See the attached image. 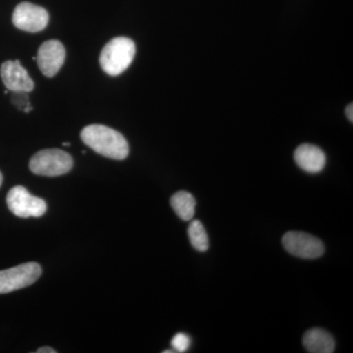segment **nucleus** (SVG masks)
<instances>
[{"label":"nucleus","instance_id":"7","mask_svg":"<svg viewBox=\"0 0 353 353\" xmlns=\"http://www.w3.org/2000/svg\"><path fill=\"white\" fill-rule=\"evenodd\" d=\"M50 16L43 7L22 2L16 7L12 16V22L17 29L29 32L43 31L48 24Z\"/></svg>","mask_w":353,"mask_h":353},{"label":"nucleus","instance_id":"11","mask_svg":"<svg viewBox=\"0 0 353 353\" xmlns=\"http://www.w3.org/2000/svg\"><path fill=\"white\" fill-rule=\"evenodd\" d=\"M304 347L311 353L334 352V340L331 334L322 329H311L306 332L303 340Z\"/></svg>","mask_w":353,"mask_h":353},{"label":"nucleus","instance_id":"2","mask_svg":"<svg viewBox=\"0 0 353 353\" xmlns=\"http://www.w3.org/2000/svg\"><path fill=\"white\" fill-rule=\"evenodd\" d=\"M136 55V44L131 39L119 37L111 39L101 51L99 63L110 76H118L126 71Z\"/></svg>","mask_w":353,"mask_h":353},{"label":"nucleus","instance_id":"9","mask_svg":"<svg viewBox=\"0 0 353 353\" xmlns=\"http://www.w3.org/2000/svg\"><path fill=\"white\" fill-rule=\"evenodd\" d=\"M0 75L4 85L11 92H30L34 90V81L18 60L4 62L0 69Z\"/></svg>","mask_w":353,"mask_h":353},{"label":"nucleus","instance_id":"17","mask_svg":"<svg viewBox=\"0 0 353 353\" xmlns=\"http://www.w3.org/2000/svg\"><path fill=\"white\" fill-rule=\"evenodd\" d=\"M2 181H3V176H2L1 172H0V187H1Z\"/></svg>","mask_w":353,"mask_h":353},{"label":"nucleus","instance_id":"16","mask_svg":"<svg viewBox=\"0 0 353 353\" xmlns=\"http://www.w3.org/2000/svg\"><path fill=\"white\" fill-rule=\"evenodd\" d=\"M353 105L352 103H350V105L347 108V116L348 118V120L350 121V122H352L353 121Z\"/></svg>","mask_w":353,"mask_h":353},{"label":"nucleus","instance_id":"4","mask_svg":"<svg viewBox=\"0 0 353 353\" xmlns=\"http://www.w3.org/2000/svg\"><path fill=\"white\" fill-rule=\"evenodd\" d=\"M6 202L9 210L20 218L41 217L48 209L43 199L32 196L22 185H16L9 190Z\"/></svg>","mask_w":353,"mask_h":353},{"label":"nucleus","instance_id":"8","mask_svg":"<svg viewBox=\"0 0 353 353\" xmlns=\"http://www.w3.org/2000/svg\"><path fill=\"white\" fill-rule=\"evenodd\" d=\"M65 57H66V50L63 44L57 39H51L41 44L38 51L37 62L41 73L51 78L57 75L63 66Z\"/></svg>","mask_w":353,"mask_h":353},{"label":"nucleus","instance_id":"15","mask_svg":"<svg viewBox=\"0 0 353 353\" xmlns=\"http://www.w3.org/2000/svg\"><path fill=\"white\" fill-rule=\"evenodd\" d=\"M37 353H57V350H53V348L44 347L39 348L36 352Z\"/></svg>","mask_w":353,"mask_h":353},{"label":"nucleus","instance_id":"14","mask_svg":"<svg viewBox=\"0 0 353 353\" xmlns=\"http://www.w3.org/2000/svg\"><path fill=\"white\" fill-rule=\"evenodd\" d=\"M190 338L187 334L179 333L172 339L171 345L175 352H185L190 347Z\"/></svg>","mask_w":353,"mask_h":353},{"label":"nucleus","instance_id":"12","mask_svg":"<svg viewBox=\"0 0 353 353\" xmlns=\"http://www.w3.org/2000/svg\"><path fill=\"white\" fill-rule=\"evenodd\" d=\"M172 208L176 214L183 221H190L194 218L196 211V201L190 192L181 190L171 197Z\"/></svg>","mask_w":353,"mask_h":353},{"label":"nucleus","instance_id":"5","mask_svg":"<svg viewBox=\"0 0 353 353\" xmlns=\"http://www.w3.org/2000/svg\"><path fill=\"white\" fill-rule=\"evenodd\" d=\"M41 267L37 262H28L0 271V294H8L24 289L41 277Z\"/></svg>","mask_w":353,"mask_h":353},{"label":"nucleus","instance_id":"1","mask_svg":"<svg viewBox=\"0 0 353 353\" xmlns=\"http://www.w3.org/2000/svg\"><path fill=\"white\" fill-rule=\"evenodd\" d=\"M81 138L88 148L102 157L123 160L129 155V145L124 136L103 125H90L83 128Z\"/></svg>","mask_w":353,"mask_h":353},{"label":"nucleus","instance_id":"13","mask_svg":"<svg viewBox=\"0 0 353 353\" xmlns=\"http://www.w3.org/2000/svg\"><path fill=\"white\" fill-rule=\"evenodd\" d=\"M190 243L192 248L197 252H204L208 250L209 241L205 228L201 221L194 220L190 223L189 230H188Z\"/></svg>","mask_w":353,"mask_h":353},{"label":"nucleus","instance_id":"10","mask_svg":"<svg viewBox=\"0 0 353 353\" xmlns=\"http://www.w3.org/2000/svg\"><path fill=\"white\" fill-rule=\"evenodd\" d=\"M294 160L299 168L311 174L319 173L326 165V155L321 148L309 143H304L296 148Z\"/></svg>","mask_w":353,"mask_h":353},{"label":"nucleus","instance_id":"3","mask_svg":"<svg viewBox=\"0 0 353 353\" xmlns=\"http://www.w3.org/2000/svg\"><path fill=\"white\" fill-rule=\"evenodd\" d=\"M71 155L61 150H41L32 157L30 169L39 176H57L65 175L73 168Z\"/></svg>","mask_w":353,"mask_h":353},{"label":"nucleus","instance_id":"6","mask_svg":"<svg viewBox=\"0 0 353 353\" xmlns=\"http://www.w3.org/2000/svg\"><path fill=\"white\" fill-rule=\"evenodd\" d=\"M282 243L288 252L299 259H315L325 252V246L319 239L303 232H288Z\"/></svg>","mask_w":353,"mask_h":353}]
</instances>
